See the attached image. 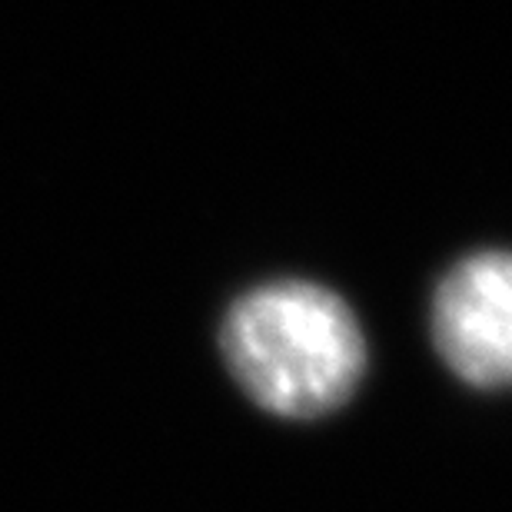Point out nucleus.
Masks as SVG:
<instances>
[{"mask_svg":"<svg viewBox=\"0 0 512 512\" xmlns=\"http://www.w3.org/2000/svg\"><path fill=\"white\" fill-rule=\"evenodd\" d=\"M233 380L283 419H320L353 396L366 340L333 290L306 280L263 283L230 306L220 333Z\"/></svg>","mask_w":512,"mask_h":512,"instance_id":"f257e3e1","label":"nucleus"},{"mask_svg":"<svg viewBox=\"0 0 512 512\" xmlns=\"http://www.w3.org/2000/svg\"><path fill=\"white\" fill-rule=\"evenodd\" d=\"M433 340L443 363L479 389L512 386V253L459 260L436 286Z\"/></svg>","mask_w":512,"mask_h":512,"instance_id":"f03ea898","label":"nucleus"}]
</instances>
